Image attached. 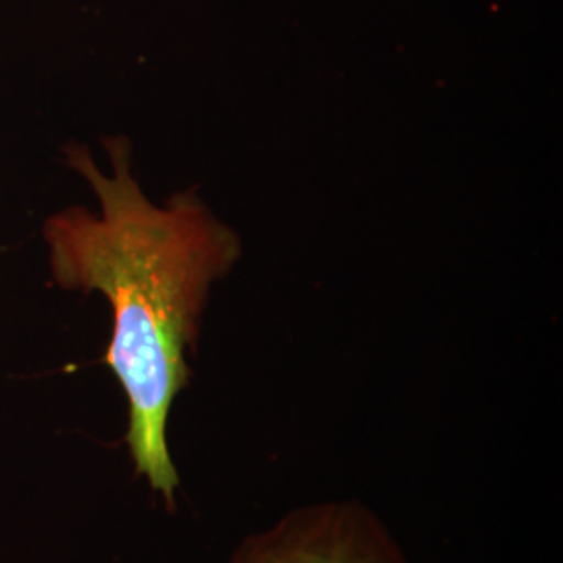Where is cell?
I'll return each mask as SVG.
<instances>
[{
	"label": "cell",
	"instance_id": "7a4b0ae2",
	"mask_svg": "<svg viewBox=\"0 0 563 563\" xmlns=\"http://www.w3.org/2000/svg\"><path fill=\"white\" fill-rule=\"evenodd\" d=\"M228 563H416L355 499L302 505L242 539Z\"/></svg>",
	"mask_w": 563,
	"mask_h": 563
},
{
	"label": "cell",
	"instance_id": "6da1fadb",
	"mask_svg": "<svg viewBox=\"0 0 563 563\" xmlns=\"http://www.w3.org/2000/svg\"><path fill=\"white\" fill-rule=\"evenodd\" d=\"M111 174L90 151L65 148V162L97 195L99 213L69 207L44 223L53 282L65 290L101 292L113 330L104 365L128 399L125 444L136 474L176 507L180 476L169 451L172 407L190 383L211 284L241 255L239 236L192 192L163 207L148 201L130 169V142L107 139Z\"/></svg>",
	"mask_w": 563,
	"mask_h": 563
}]
</instances>
